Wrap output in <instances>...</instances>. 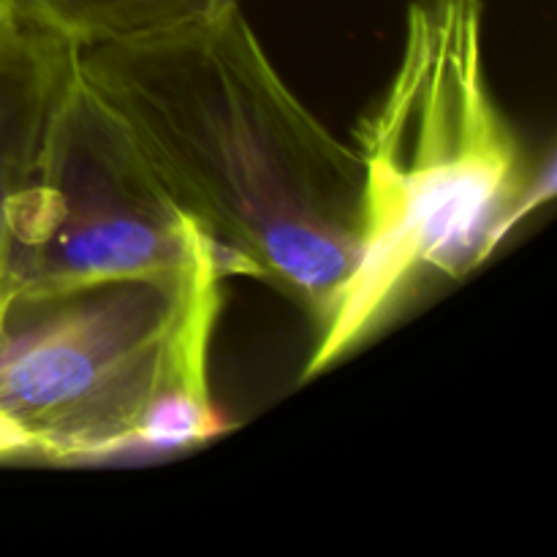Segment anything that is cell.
Wrapping results in <instances>:
<instances>
[{
  "instance_id": "6da1fadb",
  "label": "cell",
  "mask_w": 557,
  "mask_h": 557,
  "mask_svg": "<svg viewBox=\"0 0 557 557\" xmlns=\"http://www.w3.org/2000/svg\"><path fill=\"white\" fill-rule=\"evenodd\" d=\"M79 74L223 270L297 302L319 341L362 250V161L294 96L239 5L166 36L79 49Z\"/></svg>"
},
{
  "instance_id": "7a4b0ae2",
  "label": "cell",
  "mask_w": 557,
  "mask_h": 557,
  "mask_svg": "<svg viewBox=\"0 0 557 557\" xmlns=\"http://www.w3.org/2000/svg\"><path fill=\"white\" fill-rule=\"evenodd\" d=\"M354 150L364 180L362 250L305 381L435 286L476 270L531 205L525 152L484 63L482 0L408 3L400 60Z\"/></svg>"
},
{
  "instance_id": "3957f363",
  "label": "cell",
  "mask_w": 557,
  "mask_h": 557,
  "mask_svg": "<svg viewBox=\"0 0 557 557\" xmlns=\"http://www.w3.org/2000/svg\"><path fill=\"white\" fill-rule=\"evenodd\" d=\"M221 270L0 302V460L76 462L210 438Z\"/></svg>"
},
{
  "instance_id": "277c9868",
  "label": "cell",
  "mask_w": 557,
  "mask_h": 557,
  "mask_svg": "<svg viewBox=\"0 0 557 557\" xmlns=\"http://www.w3.org/2000/svg\"><path fill=\"white\" fill-rule=\"evenodd\" d=\"M221 270L123 120L76 79L20 218L14 297Z\"/></svg>"
},
{
  "instance_id": "5b68a950",
  "label": "cell",
  "mask_w": 557,
  "mask_h": 557,
  "mask_svg": "<svg viewBox=\"0 0 557 557\" xmlns=\"http://www.w3.org/2000/svg\"><path fill=\"white\" fill-rule=\"evenodd\" d=\"M79 79V47L0 5V302L14 297L20 218Z\"/></svg>"
},
{
  "instance_id": "8992f818",
  "label": "cell",
  "mask_w": 557,
  "mask_h": 557,
  "mask_svg": "<svg viewBox=\"0 0 557 557\" xmlns=\"http://www.w3.org/2000/svg\"><path fill=\"white\" fill-rule=\"evenodd\" d=\"M0 5L85 49L201 25L237 9L239 0H0Z\"/></svg>"
}]
</instances>
